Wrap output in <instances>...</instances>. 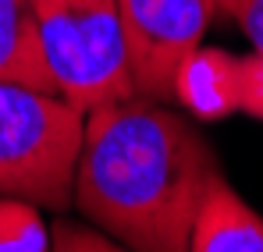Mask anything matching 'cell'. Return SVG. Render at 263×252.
<instances>
[{
  "mask_svg": "<svg viewBox=\"0 0 263 252\" xmlns=\"http://www.w3.org/2000/svg\"><path fill=\"white\" fill-rule=\"evenodd\" d=\"M217 153L178 110L128 96L86 110L71 203L132 252H189Z\"/></svg>",
  "mask_w": 263,
  "mask_h": 252,
  "instance_id": "obj_1",
  "label": "cell"
},
{
  "mask_svg": "<svg viewBox=\"0 0 263 252\" xmlns=\"http://www.w3.org/2000/svg\"><path fill=\"white\" fill-rule=\"evenodd\" d=\"M128 71L135 96L175 103V79L181 64L203 46L210 22L206 0H118Z\"/></svg>",
  "mask_w": 263,
  "mask_h": 252,
  "instance_id": "obj_4",
  "label": "cell"
},
{
  "mask_svg": "<svg viewBox=\"0 0 263 252\" xmlns=\"http://www.w3.org/2000/svg\"><path fill=\"white\" fill-rule=\"evenodd\" d=\"M46 68L57 92L82 110L128 100V71L118 0H32Z\"/></svg>",
  "mask_w": 263,
  "mask_h": 252,
  "instance_id": "obj_3",
  "label": "cell"
},
{
  "mask_svg": "<svg viewBox=\"0 0 263 252\" xmlns=\"http://www.w3.org/2000/svg\"><path fill=\"white\" fill-rule=\"evenodd\" d=\"M0 82L57 92L46 68L32 0H0Z\"/></svg>",
  "mask_w": 263,
  "mask_h": 252,
  "instance_id": "obj_7",
  "label": "cell"
},
{
  "mask_svg": "<svg viewBox=\"0 0 263 252\" xmlns=\"http://www.w3.org/2000/svg\"><path fill=\"white\" fill-rule=\"evenodd\" d=\"M206 4H210V11H214V14H228V18H231V14H235V7H238L242 0H206Z\"/></svg>",
  "mask_w": 263,
  "mask_h": 252,
  "instance_id": "obj_12",
  "label": "cell"
},
{
  "mask_svg": "<svg viewBox=\"0 0 263 252\" xmlns=\"http://www.w3.org/2000/svg\"><path fill=\"white\" fill-rule=\"evenodd\" d=\"M53 235L46 231L40 206L0 196V252H50Z\"/></svg>",
  "mask_w": 263,
  "mask_h": 252,
  "instance_id": "obj_8",
  "label": "cell"
},
{
  "mask_svg": "<svg viewBox=\"0 0 263 252\" xmlns=\"http://www.w3.org/2000/svg\"><path fill=\"white\" fill-rule=\"evenodd\" d=\"M53 235V249L50 252H132L121 242H114L110 235H100L92 227H82L75 220H57Z\"/></svg>",
  "mask_w": 263,
  "mask_h": 252,
  "instance_id": "obj_9",
  "label": "cell"
},
{
  "mask_svg": "<svg viewBox=\"0 0 263 252\" xmlns=\"http://www.w3.org/2000/svg\"><path fill=\"white\" fill-rule=\"evenodd\" d=\"M189 252H263V217L214 174L192 220Z\"/></svg>",
  "mask_w": 263,
  "mask_h": 252,
  "instance_id": "obj_5",
  "label": "cell"
},
{
  "mask_svg": "<svg viewBox=\"0 0 263 252\" xmlns=\"http://www.w3.org/2000/svg\"><path fill=\"white\" fill-rule=\"evenodd\" d=\"M238 110L263 121V50L238 57Z\"/></svg>",
  "mask_w": 263,
  "mask_h": 252,
  "instance_id": "obj_10",
  "label": "cell"
},
{
  "mask_svg": "<svg viewBox=\"0 0 263 252\" xmlns=\"http://www.w3.org/2000/svg\"><path fill=\"white\" fill-rule=\"evenodd\" d=\"M231 18H235L238 29L249 36V43H253L256 50H263V0H242Z\"/></svg>",
  "mask_w": 263,
  "mask_h": 252,
  "instance_id": "obj_11",
  "label": "cell"
},
{
  "mask_svg": "<svg viewBox=\"0 0 263 252\" xmlns=\"http://www.w3.org/2000/svg\"><path fill=\"white\" fill-rule=\"evenodd\" d=\"M175 103L196 121H220L238 110V57L196 46L175 79Z\"/></svg>",
  "mask_w": 263,
  "mask_h": 252,
  "instance_id": "obj_6",
  "label": "cell"
},
{
  "mask_svg": "<svg viewBox=\"0 0 263 252\" xmlns=\"http://www.w3.org/2000/svg\"><path fill=\"white\" fill-rule=\"evenodd\" d=\"M86 110L61 92L0 82V196L68 210Z\"/></svg>",
  "mask_w": 263,
  "mask_h": 252,
  "instance_id": "obj_2",
  "label": "cell"
}]
</instances>
